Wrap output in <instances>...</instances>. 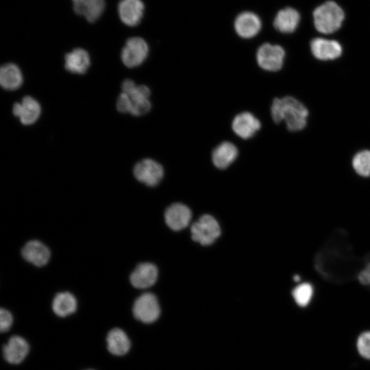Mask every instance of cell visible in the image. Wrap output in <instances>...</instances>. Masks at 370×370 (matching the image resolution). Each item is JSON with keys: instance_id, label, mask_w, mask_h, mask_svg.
I'll use <instances>...</instances> for the list:
<instances>
[{"instance_id": "cell-1", "label": "cell", "mask_w": 370, "mask_h": 370, "mask_svg": "<svg viewBox=\"0 0 370 370\" xmlns=\"http://www.w3.org/2000/svg\"><path fill=\"white\" fill-rule=\"evenodd\" d=\"M271 114L275 123H279L284 121L287 129L295 132L306 126L308 112L298 100L287 96L273 99L271 106Z\"/></svg>"}, {"instance_id": "cell-2", "label": "cell", "mask_w": 370, "mask_h": 370, "mask_svg": "<svg viewBox=\"0 0 370 370\" xmlns=\"http://www.w3.org/2000/svg\"><path fill=\"white\" fill-rule=\"evenodd\" d=\"M344 12L334 1H327L313 12L314 23L317 31L331 34L338 30L344 20Z\"/></svg>"}, {"instance_id": "cell-3", "label": "cell", "mask_w": 370, "mask_h": 370, "mask_svg": "<svg viewBox=\"0 0 370 370\" xmlns=\"http://www.w3.org/2000/svg\"><path fill=\"white\" fill-rule=\"evenodd\" d=\"M190 232L192 238L202 245L213 243L221 234L218 222L208 214L201 217L195 222L191 226Z\"/></svg>"}, {"instance_id": "cell-4", "label": "cell", "mask_w": 370, "mask_h": 370, "mask_svg": "<svg viewBox=\"0 0 370 370\" xmlns=\"http://www.w3.org/2000/svg\"><path fill=\"white\" fill-rule=\"evenodd\" d=\"M284 57L285 51L281 46L270 43L262 45L256 52L258 66L267 71H279L282 67Z\"/></svg>"}, {"instance_id": "cell-5", "label": "cell", "mask_w": 370, "mask_h": 370, "mask_svg": "<svg viewBox=\"0 0 370 370\" xmlns=\"http://www.w3.org/2000/svg\"><path fill=\"white\" fill-rule=\"evenodd\" d=\"M132 311L136 319L145 323L154 322L160 314L158 301L151 293L139 296L134 303Z\"/></svg>"}, {"instance_id": "cell-6", "label": "cell", "mask_w": 370, "mask_h": 370, "mask_svg": "<svg viewBox=\"0 0 370 370\" xmlns=\"http://www.w3.org/2000/svg\"><path fill=\"white\" fill-rule=\"evenodd\" d=\"M149 47L140 37L129 38L121 51V60L125 66L134 68L142 64L147 58Z\"/></svg>"}, {"instance_id": "cell-7", "label": "cell", "mask_w": 370, "mask_h": 370, "mask_svg": "<svg viewBox=\"0 0 370 370\" xmlns=\"http://www.w3.org/2000/svg\"><path fill=\"white\" fill-rule=\"evenodd\" d=\"M133 172L137 180L149 186L159 184L164 175V169L161 164L150 158L137 162Z\"/></svg>"}, {"instance_id": "cell-8", "label": "cell", "mask_w": 370, "mask_h": 370, "mask_svg": "<svg viewBox=\"0 0 370 370\" xmlns=\"http://www.w3.org/2000/svg\"><path fill=\"white\" fill-rule=\"evenodd\" d=\"M260 127V121L249 112L239 113L234 118L232 123L233 132L243 139H249L253 137Z\"/></svg>"}, {"instance_id": "cell-9", "label": "cell", "mask_w": 370, "mask_h": 370, "mask_svg": "<svg viewBox=\"0 0 370 370\" xmlns=\"http://www.w3.org/2000/svg\"><path fill=\"white\" fill-rule=\"evenodd\" d=\"M13 114L18 117L22 124L29 125L34 123L39 118L41 108L38 101L30 96H25L21 103H15Z\"/></svg>"}, {"instance_id": "cell-10", "label": "cell", "mask_w": 370, "mask_h": 370, "mask_svg": "<svg viewBox=\"0 0 370 370\" xmlns=\"http://www.w3.org/2000/svg\"><path fill=\"white\" fill-rule=\"evenodd\" d=\"M21 254L26 261L36 267L47 264L51 256L49 249L37 240L28 241L22 248Z\"/></svg>"}, {"instance_id": "cell-11", "label": "cell", "mask_w": 370, "mask_h": 370, "mask_svg": "<svg viewBox=\"0 0 370 370\" xmlns=\"http://www.w3.org/2000/svg\"><path fill=\"white\" fill-rule=\"evenodd\" d=\"M158 278L156 267L149 262L138 264L132 272L130 280L136 288H146L154 284Z\"/></svg>"}, {"instance_id": "cell-12", "label": "cell", "mask_w": 370, "mask_h": 370, "mask_svg": "<svg viewBox=\"0 0 370 370\" xmlns=\"http://www.w3.org/2000/svg\"><path fill=\"white\" fill-rule=\"evenodd\" d=\"M144 8L141 0H121L118 5V13L124 24L132 27L141 21Z\"/></svg>"}, {"instance_id": "cell-13", "label": "cell", "mask_w": 370, "mask_h": 370, "mask_svg": "<svg viewBox=\"0 0 370 370\" xmlns=\"http://www.w3.org/2000/svg\"><path fill=\"white\" fill-rule=\"evenodd\" d=\"M260 18L254 13L245 12L236 17L234 28L237 34L243 38H251L258 34L261 29Z\"/></svg>"}, {"instance_id": "cell-14", "label": "cell", "mask_w": 370, "mask_h": 370, "mask_svg": "<svg viewBox=\"0 0 370 370\" xmlns=\"http://www.w3.org/2000/svg\"><path fill=\"white\" fill-rule=\"evenodd\" d=\"M165 221L172 230L178 231L185 228L190 223L191 212L190 209L182 204H174L166 210Z\"/></svg>"}, {"instance_id": "cell-15", "label": "cell", "mask_w": 370, "mask_h": 370, "mask_svg": "<svg viewBox=\"0 0 370 370\" xmlns=\"http://www.w3.org/2000/svg\"><path fill=\"white\" fill-rule=\"evenodd\" d=\"M310 48L314 56L321 60H334L342 53V47L337 41L321 38L313 39Z\"/></svg>"}, {"instance_id": "cell-16", "label": "cell", "mask_w": 370, "mask_h": 370, "mask_svg": "<svg viewBox=\"0 0 370 370\" xmlns=\"http://www.w3.org/2000/svg\"><path fill=\"white\" fill-rule=\"evenodd\" d=\"M29 345L22 337L12 336L3 347V355L5 360L11 364H18L27 356Z\"/></svg>"}, {"instance_id": "cell-17", "label": "cell", "mask_w": 370, "mask_h": 370, "mask_svg": "<svg viewBox=\"0 0 370 370\" xmlns=\"http://www.w3.org/2000/svg\"><path fill=\"white\" fill-rule=\"evenodd\" d=\"M238 154V150L234 144L229 141H224L213 149L212 160L217 168L224 169L234 162Z\"/></svg>"}, {"instance_id": "cell-18", "label": "cell", "mask_w": 370, "mask_h": 370, "mask_svg": "<svg viewBox=\"0 0 370 370\" xmlns=\"http://www.w3.org/2000/svg\"><path fill=\"white\" fill-rule=\"evenodd\" d=\"M76 14L83 16L88 22L93 23L102 14L104 0H72Z\"/></svg>"}, {"instance_id": "cell-19", "label": "cell", "mask_w": 370, "mask_h": 370, "mask_svg": "<svg viewBox=\"0 0 370 370\" xmlns=\"http://www.w3.org/2000/svg\"><path fill=\"white\" fill-rule=\"evenodd\" d=\"M64 60L65 69L73 73H85L90 64L88 53L81 48L75 49L66 53Z\"/></svg>"}, {"instance_id": "cell-20", "label": "cell", "mask_w": 370, "mask_h": 370, "mask_svg": "<svg viewBox=\"0 0 370 370\" xmlns=\"http://www.w3.org/2000/svg\"><path fill=\"white\" fill-rule=\"evenodd\" d=\"M299 20L300 16L296 10L286 8L278 12L273 25L279 32L288 34L296 29Z\"/></svg>"}, {"instance_id": "cell-21", "label": "cell", "mask_w": 370, "mask_h": 370, "mask_svg": "<svg viewBox=\"0 0 370 370\" xmlns=\"http://www.w3.org/2000/svg\"><path fill=\"white\" fill-rule=\"evenodd\" d=\"M23 75L21 69L13 63L3 64L0 69V84L5 90H14L23 84Z\"/></svg>"}, {"instance_id": "cell-22", "label": "cell", "mask_w": 370, "mask_h": 370, "mask_svg": "<svg viewBox=\"0 0 370 370\" xmlns=\"http://www.w3.org/2000/svg\"><path fill=\"white\" fill-rule=\"evenodd\" d=\"M108 351L116 356L127 353L130 348V341L124 331L119 328L110 330L106 338Z\"/></svg>"}, {"instance_id": "cell-23", "label": "cell", "mask_w": 370, "mask_h": 370, "mask_svg": "<svg viewBox=\"0 0 370 370\" xmlns=\"http://www.w3.org/2000/svg\"><path fill=\"white\" fill-rule=\"evenodd\" d=\"M52 309L56 315L61 317H66L76 310L77 300L71 293H59L53 299Z\"/></svg>"}, {"instance_id": "cell-24", "label": "cell", "mask_w": 370, "mask_h": 370, "mask_svg": "<svg viewBox=\"0 0 370 370\" xmlns=\"http://www.w3.org/2000/svg\"><path fill=\"white\" fill-rule=\"evenodd\" d=\"M352 165L356 172L364 177L370 175V151H362L354 158Z\"/></svg>"}, {"instance_id": "cell-25", "label": "cell", "mask_w": 370, "mask_h": 370, "mask_svg": "<svg viewBox=\"0 0 370 370\" xmlns=\"http://www.w3.org/2000/svg\"><path fill=\"white\" fill-rule=\"evenodd\" d=\"M313 293L312 286L308 283H303L296 286L293 291V296L295 302L300 306H306L310 302Z\"/></svg>"}, {"instance_id": "cell-26", "label": "cell", "mask_w": 370, "mask_h": 370, "mask_svg": "<svg viewBox=\"0 0 370 370\" xmlns=\"http://www.w3.org/2000/svg\"><path fill=\"white\" fill-rule=\"evenodd\" d=\"M359 354L366 359H370V332H365L360 335L357 341Z\"/></svg>"}, {"instance_id": "cell-27", "label": "cell", "mask_w": 370, "mask_h": 370, "mask_svg": "<svg viewBox=\"0 0 370 370\" xmlns=\"http://www.w3.org/2000/svg\"><path fill=\"white\" fill-rule=\"evenodd\" d=\"M151 108L149 100L132 102L130 113L133 116H141L147 113Z\"/></svg>"}, {"instance_id": "cell-28", "label": "cell", "mask_w": 370, "mask_h": 370, "mask_svg": "<svg viewBox=\"0 0 370 370\" xmlns=\"http://www.w3.org/2000/svg\"><path fill=\"white\" fill-rule=\"evenodd\" d=\"M132 106V101L129 95L125 93H121L117 99L116 108L119 112H130Z\"/></svg>"}, {"instance_id": "cell-29", "label": "cell", "mask_w": 370, "mask_h": 370, "mask_svg": "<svg viewBox=\"0 0 370 370\" xmlns=\"http://www.w3.org/2000/svg\"><path fill=\"white\" fill-rule=\"evenodd\" d=\"M13 319L11 313L6 309L0 310V330L1 332H7L12 324Z\"/></svg>"}, {"instance_id": "cell-30", "label": "cell", "mask_w": 370, "mask_h": 370, "mask_svg": "<svg viewBox=\"0 0 370 370\" xmlns=\"http://www.w3.org/2000/svg\"><path fill=\"white\" fill-rule=\"evenodd\" d=\"M358 280L362 284H370V264L360 273Z\"/></svg>"}, {"instance_id": "cell-31", "label": "cell", "mask_w": 370, "mask_h": 370, "mask_svg": "<svg viewBox=\"0 0 370 370\" xmlns=\"http://www.w3.org/2000/svg\"><path fill=\"white\" fill-rule=\"evenodd\" d=\"M136 85L132 79H125L121 85L122 92L129 95L136 87Z\"/></svg>"}, {"instance_id": "cell-32", "label": "cell", "mask_w": 370, "mask_h": 370, "mask_svg": "<svg viewBox=\"0 0 370 370\" xmlns=\"http://www.w3.org/2000/svg\"><path fill=\"white\" fill-rule=\"evenodd\" d=\"M294 278H295V280L296 281H298V280H299V276H295Z\"/></svg>"}, {"instance_id": "cell-33", "label": "cell", "mask_w": 370, "mask_h": 370, "mask_svg": "<svg viewBox=\"0 0 370 370\" xmlns=\"http://www.w3.org/2000/svg\"><path fill=\"white\" fill-rule=\"evenodd\" d=\"M88 370H92V369H88Z\"/></svg>"}]
</instances>
